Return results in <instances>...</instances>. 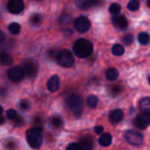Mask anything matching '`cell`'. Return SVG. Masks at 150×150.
<instances>
[{
	"mask_svg": "<svg viewBox=\"0 0 150 150\" xmlns=\"http://www.w3.org/2000/svg\"><path fill=\"white\" fill-rule=\"evenodd\" d=\"M4 39H5V35H4V33H3V31L0 30V44L3 43V41L4 40Z\"/></svg>",
	"mask_w": 150,
	"mask_h": 150,
	"instance_id": "cell-37",
	"label": "cell"
},
{
	"mask_svg": "<svg viewBox=\"0 0 150 150\" xmlns=\"http://www.w3.org/2000/svg\"><path fill=\"white\" fill-rule=\"evenodd\" d=\"M68 150H81V148L78 143H71L67 147Z\"/></svg>",
	"mask_w": 150,
	"mask_h": 150,
	"instance_id": "cell-33",
	"label": "cell"
},
{
	"mask_svg": "<svg viewBox=\"0 0 150 150\" xmlns=\"http://www.w3.org/2000/svg\"><path fill=\"white\" fill-rule=\"evenodd\" d=\"M16 115H17V112L13 109H10L6 112V116L9 120H13L16 117Z\"/></svg>",
	"mask_w": 150,
	"mask_h": 150,
	"instance_id": "cell-30",
	"label": "cell"
},
{
	"mask_svg": "<svg viewBox=\"0 0 150 150\" xmlns=\"http://www.w3.org/2000/svg\"><path fill=\"white\" fill-rule=\"evenodd\" d=\"M150 124V114L149 112H143L140 114L134 121V125L139 129H145Z\"/></svg>",
	"mask_w": 150,
	"mask_h": 150,
	"instance_id": "cell-7",
	"label": "cell"
},
{
	"mask_svg": "<svg viewBox=\"0 0 150 150\" xmlns=\"http://www.w3.org/2000/svg\"><path fill=\"white\" fill-rule=\"evenodd\" d=\"M112 21L113 25L119 29H126L128 26V21H127V18L122 15L112 17Z\"/></svg>",
	"mask_w": 150,
	"mask_h": 150,
	"instance_id": "cell-11",
	"label": "cell"
},
{
	"mask_svg": "<svg viewBox=\"0 0 150 150\" xmlns=\"http://www.w3.org/2000/svg\"><path fill=\"white\" fill-rule=\"evenodd\" d=\"M86 103H87V105L90 106L91 108H95L97 107L98 105V99L96 96H89L86 99Z\"/></svg>",
	"mask_w": 150,
	"mask_h": 150,
	"instance_id": "cell-21",
	"label": "cell"
},
{
	"mask_svg": "<svg viewBox=\"0 0 150 150\" xmlns=\"http://www.w3.org/2000/svg\"><path fill=\"white\" fill-rule=\"evenodd\" d=\"M20 25L16 23V22H13V23H11L8 26V30L10 31L11 33L12 34H18L19 32H20Z\"/></svg>",
	"mask_w": 150,
	"mask_h": 150,
	"instance_id": "cell-22",
	"label": "cell"
},
{
	"mask_svg": "<svg viewBox=\"0 0 150 150\" xmlns=\"http://www.w3.org/2000/svg\"><path fill=\"white\" fill-rule=\"evenodd\" d=\"M149 2H150V0H147V5H148V7H150Z\"/></svg>",
	"mask_w": 150,
	"mask_h": 150,
	"instance_id": "cell-40",
	"label": "cell"
},
{
	"mask_svg": "<svg viewBox=\"0 0 150 150\" xmlns=\"http://www.w3.org/2000/svg\"><path fill=\"white\" fill-rule=\"evenodd\" d=\"M92 140L86 136V137H83L80 140V142H79V146L81 148V150H90L92 149Z\"/></svg>",
	"mask_w": 150,
	"mask_h": 150,
	"instance_id": "cell-14",
	"label": "cell"
},
{
	"mask_svg": "<svg viewBox=\"0 0 150 150\" xmlns=\"http://www.w3.org/2000/svg\"><path fill=\"white\" fill-rule=\"evenodd\" d=\"M120 10H121V6H120L119 4H117V3L112 4L110 5V7H109L110 12H111L112 14H114V15L118 14V13L120 11Z\"/></svg>",
	"mask_w": 150,
	"mask_h": 150,
	"instance_id": "cell-26",
	"label": "cell"
},
{
	"mask_svg": "<svg viewBox=\"0 0 150 150\" xmlns=\"http://www.w3.org/2000/svg\"><path fill=\"white\" fill-rule=\"evenodd\" d=\"M91 6H100L102 4V0H91Z\"/></svg>",
	"mask_w": 150,
	"mask_h": 150,
	"instance_id": "cell-36",
	"label": "cell"
},
{
	"mask_svg": "<svg viewBox=\"0 0 150 150\" xmlns=\"http://www.w3.org/2000/svg\"><path fill=\"white\" fill-rule=\"evenodd\" d=\"M74 26L79 33H85L90 29L91 22L86 17L80 16L74 20Z\"/></svg>",
	"mask_w": 150,
	"mask_h": 150,
	"instance_id": "cell-6",
	"label": "cell"
},
{
	"mask_svg": "<svg viewBox=\"0 0 150 150\" xmlns=\"http://www.w3.org/2000/svg\"><path fill=\"white\" fill-rule=\"evenodd\" d=\"M73 51L76 56L80 58H86L91 54L93 51V46L89 40L85 39H80L74 43Z\"/></svg>",
	"mask_w": 150,
	"mask_h": 150,
	"instance_id": "cell-1",
	"label": "cell"
},
{
	"mask_svg": "<svg viewBox=\"0 0 150 150\" xmlns=\"http://www.w3.org/2000/svg\"><path fill=\"white\" fill-rule=\"evenodd\" d=\"M47 87L48 91L51 92H55L56 91H58V89L60 87V79H59L58 76H56V75L52 76L47 83Z\"/></svg>",
	"mask_w": 150,
	"mask_h": 150,
	"instance_id": "cell-12",
	"label": "cell"
},
{
	"mask_svg": "<svg viewBox=\"0 0 150 150\" xmlns=\"http://www.w3.org/2000/svg\"><path fill=\"white\" fill-rule=\"evenodd\" d=\"M20 108L22 110H28L29 109V103L26 100H22L20 102Z\"/></svg>",
	"mask_w": 150,
	"mask_h": 150,
	"instance_id": "cell-34",
	"label": "cell"
},
{
	"mask_svg": "<svg viewBox=\"0 0 150 150\" xmlns=\"http://www.w3.org/2000/svg\"><path fill=\"white\" fill-rule=\"evenodd\" d=\"M13 120H14V124H15L16 126H18V127L22 126V125L24 124V120H23L20 116H18V114L16 115V117H15Z\"/></svg>",
	"mask_w": 150,
	"mask_h": 150,
	"instance_id": "cell-31",
	"label": "cell"
},
{
	"mask_svg": "<svg viewBox=\"0 0 150 150\" xmlns=\"http://www.w3.org/2000/svg\"><path fill=\"white\" fill-rule=\"evenodd\" d=\"M41 22H42V17H41V15H40L38 13L33 14L30 18V23L33 25H39L41 24Z\"/></svg>",
	"mask_w": 150,
	"mask_h": 150,
	"instance_id": "cell-20",
	"label": "cell"
},
{
	"mask_svg": "<svg viewBox=\"0 0 150 150\" xmlns=\"http://www.w3.org/2000/svg\"><path fill=\"white\" fill-rule=\"evenodd\" d=\"M122 41H123V43L125 44V45H127V46H129V45H131L132 43H133V41H134V36H133V34H127V35H125L123 38H122Z\"/></svg>",
	"mask_w": 150,
	"mask_h": 150,
	"instance_id": "cell-28",
	"label": "cell"
},
{
	"mask_svg": "<svg viewBox=\"0 0 150 150\" xmlns=\"http://www.w3.org/2000/svg\"><path fill=\"white\" fill-rule=\"evenodd\" d=\"M71 20V17L68 14H65V15H62L60 18V24L62 25H68L69 23V21Z\"/></svg>",
	"mask_w": 150,
	"mask_h": 150,
	"instance_id": "cell-29",
	"label": "cell"
},
{
	"mask_svg": "<svg viewBox=\"0 0 150 150\" xmlns=\"http://www.w3.org/2000/svg\"><path fill=\"white\" fill-rule=\"evenodd\" d=\"M0 62L3 65H5V66H10L12 64L13 62V60H12V57L6 54V53H1L0 54Z\"/></svg>",
	"mask_w": 150,
	"mask_h": 150,
	"instance_id": "cell-18",
	"label": "cell"
},
{
	"mask_svg": "<svg viewBox=\"0 0 150 150\" xmlns=\"http://www.w3.org/2000/svg\"><path fill=\"white\" fill-rule=\"evenodd\" d=\"M23 71L25 76L28 77H33L37 72V64L33 61L27 60L23 64Z\"/></svg>",
	"mask_w": 150,
	"mask_h": 150,
	"instance_id": "cell-10",
	"label": "cell"
},
{
	"mask_svg": "<svg viewBox=\"0 0 150 150\" xmlns=\"http://www.w3.org/2000/svg\"><path fill=\"white\" fill-rule=\"evenodd\" d=\"M138 40L142 45H147L149 42V36L147 33H141L138 36Z\"/></svg>",
	"mask_w": 150,
	"mask_h": 150,
	"instance_id": "cell-24",
	"label": "cell"
},
{
	"mask_svg": "<svg viewBox=\"0 0 150 150\" xmlns=\"http://www.w3.org/2000/svg\"><path fill=\"white\" fill-rule=\"evenodd\" d=\"M105 76L110 81H115L119 76V71L114 68H110L106 70Z\"/></svg>",
	"mask_w": 150,
	"mask_h": 150,
	"instance_id": "cell-16",
	"label": "cell"
},
{
	"mask_svg": "<svg viewBox=\"0 0 150 150\" xmlns=\"http://www.w3.org/2000/svg\"><path fill=\"white\" fill-rule=\"evenodd\" d=\"M51 122L54 127H61L62 126V120L59 116H54L51 120Z\"/></svg>",
	"mask_w": 150,
	"mask_h": 150,
	"instance_id": "cell-27",
	"label": "cell"
},
{
	"mask_svg": "<svg viewBox=\"0 0 150 150\" xmlns=\"http://www.w3.org/2000/svg\"><path fill=\"white\" fill-rule=\"evenodd\" d=\"M140 109L142 112H150V98H144L141 100L140 104H139Z\"/></svg>",
	"mask_w": 150,
	"mask_h": 150,
	"instance_id": "cell-17",
	"label": "cell"
},
{
	"mask_svg": "<svg viewBox=\"0 0 150 150\" xmlns=\"http://www.w3.org/2000/svg\"><path fill=\"white\" fill-rule=\"evenodd\" d=\"M67 105L76 116L81 115L83 109V101L80 96L76 94L70 95L67 99Z\"/></svg>",
	"mask_w": 150,
	"mask_h": 150,
	"instance_id": "cell-3",
	"label": "cell"
},
{
	"mask_svg": "<svg viewBox=\"0 0 150 150\" xmlns=\"http://www.w3.org/2000/svg\"><path fill=\"white\" fill-rule=\"evenodd\" d=\"M7 74H8V77L11 81L12 82H20L24 76H25V74H24V71L22 69L18 68V67H12V68H10L7 71Z\"/></svg>",
	"mask_w": 150,
	"mask_h": 150,
	"instance_id": "cell-8",
	"label": "cell"
},
{
	"mask_svg": "<svg viewBox=\"0 0 150 150\" xmlns=\"http://www.w3.org/2000/svg\"><path fill=\"white\" fill-rule=\"evenodd\" d=\"M112 52L114 55H117V56H120L124 54L125 52V49L123 47V46H121L120 44H116L112 47Z\"/></svg>",
	"mask_w": 150,
	"mask_h": 150,
	"instance_id": "cell-23",
	"label": "cell"
},
{
	"mask_svg": "<svg viewBox=\"0 0 150 150\" xmlns=\"http://www.w3.org/2000/svg\"><path fill=\"white\" fill-rule=\"evenodd\" d=\"M140 8V4L136 0H132L127 4V9L131 11H135Z\"/></svg>",
	"mask_w": 150,
	"mask_h": 150,
	"instance_id": "cell-25",
	"label": "cell"
},
{
	"mask_svg": "<svg viewBox=\"0 0 150 150\" xmlns=\"http://www.w3.org/2000/svg\"><path fill=\"white\" fill-rule=\"evenodd\" d=\"M124 118V112L120 109H115L110 112L109 120L112 124H118L120 123Z\"/></svg>",
	"mask_w": 150,
	"mask_h": 150,
	"instance_id": "cell-13",
	"label": "cell"
},
{
	"mask_svg": "<svg viewBox=\"0 0 150 150\" xmlns=\"http://www.w3.org/2000/svg\"><path fill=\"white\" fill-rule=\"evenodd\" d=\"M26 141L33 149H39L43 142V131L40 127H32L26 131Z\"/></svg>",
	"mask_w": 150,
	"mask_h": 150,
	"instance_id": "cell-2",
	"label": "cell"
},
{
	"mask_svg": "<svg viewBox=\"0 0 150 150\" xmlns=\"http://www.w3.org/2000/svg\"><path fill=\"white\" fill-rule=\"evenodd\" d=\"M112 141V135L110 134H104L101 135L98 142L102 147H108L111 145Z\"/></svg>",
	"mask_w": 150,
	"mask_h": 150,
	"instance_id": "cell-15",
	"label": "cell"
},
{
	"mask_svg": "<svg viewBox=\"0 0 150 150\" xmlns=\"http://www.w3.org/2000/svg\"><path fill=\"white\" fill-rule=\"evenodd\" d=\"M125 139L126 141L134 146H140L143 142V135L135 131V130H128L125 133Z\"/></svg>",
	"mask_w": 150,
	"mask_h": 150,
	"instance_id": "cell-5",
	"label": "cell"
},
{
	"mask_svg": "<svg viewBox=\"0 0 150 150\" xmlns=\"http://www.w3.org/2000/svg\"><path fill=\"white\" fill-rule=\"evenodd\" d=\"M57 62L60 66L64 68H70L74 64V57L69 50H62L56 55Z\"/></svg>",
	"mask_w": 150,
	"mask_h": 150,
	"instance_id": "cell-4",
	"label": "cell"
},
{
	"mask_svg": "<svg viewBox=\"0 0 150 150\" xmlns=\"http://www.w3.org/2000/svg\"><path fill=\"white\" fill-rule=\"evenodd\" d=\"M76 5L82 11H87L91 8V0H77Z\"/></svg>",
	"mask_w": 150,
	"mask_h": 150,
	"instance_id": "cell-19",
	"label": "cell"
},
{
	"mask_svg": "<svg viewBox=\"0 0 150 150\" xmlns=\"http://www.w3.org/2000/svg\"><path fill=\"white\" fill-rule=\"evenodd\" d=\"M25 4L22 0H10L7 4L8 11L12 14H18L24 11Z\"/></svg>",
	"mask_w": 150,
	"mask_h": 150,
	"instance_id": "cell-9",
	"label": "cell"
},
{
	"mask_svg": "<svg viewBox=\"0 0 150 150\" xmlns=\"http://www.w3.org/2000/svg\"><path fill=\"white\" fill-rule=\"evenodd\" d=\"M94 131L97 134H101L104 131V127H101V126H97L95 128H94Z\"/></svg>",
	"mask_w": 150,
	"mask_h": 150,
	"instance_id": "cell-35",
	"label": "cell"
},
{
	"mask_svg": "<svg viewBox=\"0 0 150 150\" xmlns=\"http://www.w3.org/2000/svg\"><path fill=\"white\" fill-rule=\"evenodd\" d=\"M121 91H122V88H121V86L119 85V84L114 85V86H112V94H115V95H118L119 93H120Z\"/></svg>",
	"mask_w": 150,
	"mask_h": 150,
	"instance_id": "cell-32",
	"label": "cell"
},
{
	"mask_svg": "<svg viewBox=\"0 0 150 150\" xmlns=\"http://www.w3.org/2000/svg\"><path fill=\"white\" fill-rule=\"evenodd\" d=\"M3 112H4V109H3V107L0 105V116L2 115V113H3Z\"/></svg>",
	"mask_w": 150,
	"mask_h": 150,
	"instance_id": "cell-39",
	"label": "cell"
},
{
	"mask_svg": "<svg viewBox=\"0 0 150 150\" xmlns=\"http://www.w3.org/2000/svg\"><path fill=\"white\" fill-rule=\"evenodd\" d=\"M4 123V119L2 117V115L0 116V125H3Z\"/></svg>",
	"mask_w": 150,
	"mask_h": 150,
	"instance_id": "cell-38",
	"label": "cell"
}]
</instances>
